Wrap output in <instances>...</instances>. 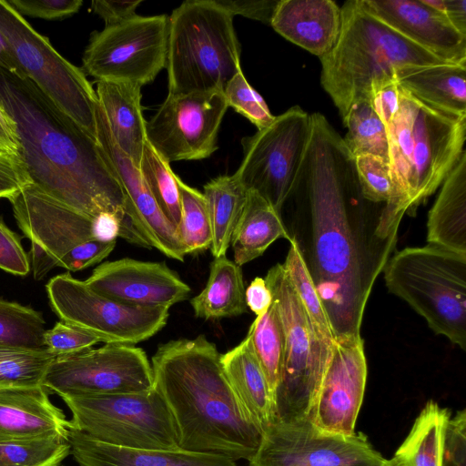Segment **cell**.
I'll return each instance as SVG.
<instances>
[{
    "label": "cell",
    "instance_id": "cell-1",
    "mask_svg": "<svg viewBox=\"0 0 466 466\" xmlns=\"http://www.w3.org/2000/svg\"><path fill=\"white\" fill-rule=\"evenodd\" d=\"M281 211L289 213L290 240L335 338L360 335L367 301L395 249L403 214L364 198L354 157L320 113L310 115L309 142Z\"/></svg>",
    "mask_w": 466,
    "mask_h": 466
},
{
    "label": "cell",
    "instance_id": "cell-2",
    "mask_svg": "<svg viewBox=\"0 0 466 466\" xmlns=\"http://www.w3.org/2000/svg\"><path fill=\"white\" fill-rule=\"evenodd\" d=\"M0 108L32 185L91 218L115 215L121 222L119 238L149 248L127 214L122 187L96 139L31 79L1 66Z\"/></svg>",
    "mask_w": 466,
    "mask_h": 466
},
{
    "label": "cell",
    "instance_id": "cell-3",
    "mask_svg": "<svg viewBox=\"0 0 466 466\" xmlns=\"http://www.w3.org/2000/svg\"><path fill=\"white\" fill-rule=\"evenodd\" d=\"M153 388L174 420L179 449L250 461L262 433L238 402L221 354L204 336L170 340L151 359Z\"/></svg>",
    "mask_w": 466,
    "mask_h": 466
},
{
    "label": "cell",
    "instance_id": "cell-4",
    "mask_svg": "<svg viewBox=\"0 0 466 466\" xmlns=\"http://www.w3.org/2000/svg\"><path fill=\"white\" fill-rule=\"evenodd\" d=\"M340 11L337 43L319 60L320 84L341 118L352 104L369 100L371 84L393 76L395 68L449 63L403 37L360 0L345 2Z\"/></svg>",
    "mask_w": 466,
    "mask_h": 466
},
{
    "label": "cell",
    "instance_id": "cell-5",
    "mask_svg": "<svg viewBox=\"0 0 466 466\" xmlns=\"http://www.w3.org/2000/svg\"><path fill=\"white\" fill-rule=\"evenodd\" d=\"M387 135L398 206L404 214L414 213L463 153L466 116L431 107L400 87V106Z\"/></svg>",
    "mask_w": 466,
    "mask_h": 466
},
{
    "label": "cell",
    "instance_id": "cell-6",
    "mask_svg": "<svg viewBox=\"0 0 466 466\" xmlns=\"http://www.w3.org/2000/svg\"><path fill=\"white\" fill-rule=\"evenodd\" d=\"M168 95L224 91L241 69L233 15L215 0H187L168 17Z\"/></svg>",
    "mask_w": 466,
    "mask_h": 466
},
{
    "label": "cell",
    "instance_id": "cell-7",
    "mask_svg": "<svg viewBox=\"0 0 466 466\" xmlns=\"http://www.w3.org/2000/svg\"><path fill=\"white\" fill-rule=\"evenodd\" d=\"M388 289L429 327L466 349V254L434 245L395 252L383 271Z\"/></svg>",
    "mask_w": 466,
    "mask_h": 466
},
{
    "label": "cell",
    "instance_id": "cell-8",
    "mask_svg": "<svg viewBox=\"0 0 466 466\" xmlns=\"http://www.w3.org/2000/svg\"><path fill=\"white\" fill-rule=\"evenodd\" d=\"M61 398L72 413L71 428L97 441L134 450L179 449L172 416L154 388Z\"/></svg>",
    "mask_w": 466,
    "mask_h": 466
},
{
    "label": "cell",
    "instance_id": "cell-9",
    "mask_svg": "<svg viewBox=\"0 0 466 466\" xmlns=\"http://www.w3.org/2000/svg\"><path fill=\"white\" fill-rule=\"evenodd\" d=\"M0 31L17 63V74L31 79L58 108L96 140L97 98L84 71L64 58L6 0H0Z\"/></svg>",
    "mask_w": 466,
    "mask_h": 466
},
{
    "label": "cell",
    "instance_id": "cell-10",
    "mask_svg": "<svg viewBox=\"0 0 466 466\" xmlns=\"http://www.w3.org/2000/svg\"><path fill=\"white\" fill-rule=\"evenodd\" d=\"M265 281L277 304L284 330L281 378L275 394V421L307 417L331 354L321 345L283 264H276ZM332 349V348H331Z\"/></svg>",
    "mask_w": 466,
    "mask_h": 466
},
{
    "label": "cell",
    "instance_id": "cell-11",
    "mask_svg": "<svg viewBox=\"0 0 466 466\" xmlns=\"http://www.w3.org/2000/svg\"><path fill=\"white\" fill-rule=\"evenodd\" d=\"M49 305L61 321L106 344L135 345L162 329L169 308L124 304L91 289L85 280L63 273L46 285Z\"/></svg>",
    "mask_w": 466,
    "mask_h": 466
},
{
    "label": "cell",
    "instance_id": "cell-12",
    "mask_svg": "<svg viewBox=\"0 0 466 466\" xmlns=\"http://www.w3.org/2000/svg\"><path fill=\"white\" fill-rule=\"evenodd\" d=\"M17 226L31 242L54 259L56 267L78 271L101 262L114 250L116 240H96L93 218L29 184L8 199Z\"/></svg>",
    "mask_w": 466,
    "mask_h": 466
},
{
    "label": "cell",
    "instance_id": "cell-13",
    "mask_svg": "<svg viewBox=\"0 0 466 466\" xmlns=\"http://www.w3.org/2000/svg\"><path fill=\"white\" fill-rule=\"evenodd\" d=\"M168 16L135 15L94 32L83 56L85 74L96 81L141 87L166 67Z\"/></svg>",
    "mask_w": 466,
    "mask_h": 466
},
{
    "label": "cell",
    "instance_id": "cell-14",
    "mask_svg": "<svg viewBox=\"0 0 466 466\" xmlns=\"http://www.w3.org/2000/svg\"><path fill=\"white\" fill-rule=\"evenodd\" d=\"M310 134V115L295 106L251 137H243V158L234 173L248 190L279 214L299 171Z\"/></svg>",
    "mask_w": 466,
    "mask_h": 466
},
{
    "label": "cell",
    "instance_id": "cell-15",
    "mask_svg": "<svg viewBox=\"0 0 466 466\" xmlns=\"http://www.w3.org/2000/svg\"><path fill=\"white\" fill-rule=\"evenodd\" d=\"M43 386L60 397L139 392L153 388V371L141 348L106 344L56 357Z\"/></svg>",
    "mask_w": 466,
    "mask_h": 466
},
{
    "label": "cell",
    "instance_id": "cell-16",
    "mask_svg": "<svg viewBox=\"0 0 466 466\" xmlns=\"http://www.w3.org/2000/svg\"><path fill=\"white\" fill-rule=\"evenodd\" d=\"M386 461L362 432L325 431L305 417L272 423L248 466H384Z\"/></svg>",
    "mask_w": 466,
    "mask_h": 466
},
{
    "label": "cell",
    "instance_id": "cell-17",
    "mask_svg": "<svg viewBox=\"0 0 466 466\" xmlns=\"http://www.w3.org/2000/svg\"><path fill=\"white\" fill-rule=\"evenodd\" d=\"M228 107L222 91L167 95L146 124L147 141L169 164L207 158L218 149Z\"/></svg>",
    "mask_w": 466,
    "mask_h": 466
},
{
    "label": "cell",
    "instance_id": "cell-18",
    "mask_svg": "<svg viewBox=\"0 0 466 466\" xmlns=\"http://www.w3.org/2000/svg\"><path fill=\"white\" fill-rule=\"evenodd\" d=\"M366 380L367 361L360 335L336 337L306 418L325 431L354 434Z\"/></svg>",
    "mask_w": 466,
    "mask_h": 466
},
{
    "label": "cell",
    "instance_id": "cell-19",
    "mask_svg": "<svg viewBox=\"0 0 466 466\" xmlns=\"http://www.w3.org/2000/svg\"><path fill=\"white\" fill-rule=\"evenodd\" d=\"M85 282L96 292L127 305L169 308L187 299L190 287L164 262L129 258L106 261Z\"/></svg>",
    "mask_w": 466,
    "mask_h": 466
},
{
    "label": "cell",
    "instance_id": "cell-20",
    "mask_svg": "<svg viewBox=\"0 0 466 466\" xmlns=\"http://www.w3.org/2000/svg\"><path fill=\"white\" fill-rule=\"evenodd\" d=\"M96 122L97 144L122 187L128 218L150 248L184 261L187 253L176 228L159 209L139 168L116 146L97 106Z\"/></svg>",
    "mask_w": 466,
    "mask_h": 466
},
{
    "label": "cell",
    "instance_id": "cell-21",
    "mask_svg": "<svg viewBox=\"0 0 466 466\" xmlns=\"http://www.w3.org/2000/svg\"><path fill=\"white\" fill-rule=\"evenodd\" d=\"M374 16L443 61L466 65V35L424 0H360Z\"/></svg>",
    "mask_w": 466,
    "mask_h": 466
},
{
    "label": "cell",
    "instance_id": "cell-22",
    "mask_svg": "<svg viewBox=\"0 0 466 466\" xmlns=\"http://www.w3.org/2000/svg\"><path fill=\"white\" fill-rule=\"evenodd\" d=\"M70 429L45 387L0 389V441L67 439Z\"/></svg>",
    "mask_w": 466,
    "mask_h": 466
},
{
    "label": "cell",
    "instance_id": "cell-23",
    "mask_svg": "<svg viewBox=\"0 0 466 466\" xmlns=\"http://www.w3.org/2000/svg\"><path fill=\"white\" fill-rule=\"evenodd\" d=\"M270 25L289 41L320 58L337 43L341 11L331 0H279Z\"/></svg>",
    "mask_w": 466,
    "mask_h": 466
},
{
    "label": "cell",
    "instance_id": "cell-24",
    "mask_svg": "<svg viewBox=\"0 0 466 466\" xmlns=\"http://www.w3.org/2000/svg\"><path fill=\"white\" fill-rule=\"evenodd\" d=\"M67 441L79 466H238L219 454L177 450H134L97 441L76 429Z\"/></svg>",
    "mask_w": 466,
    "mask_h": 466
},
{
    "label": "cell",
    "instance_id": "cell-25",
    "mask_svg": "<svg viewBox=\"0 0 466 466\" xmlns=\"http://www.w3.org/2000/svg\"><path fill=\"white\" fill-rule=\"evenodd\" d=\"M97 109L116 146L139 168L147 142L141 86L96 81Z\"/></svg>",
    "mask_w": 466,
    "mask_h": 466
},
{
    "label": "cell",
    "instance_id": "cell-26",
    "mask_svg": "<svg viewBox=\"0 0 466 466\" xmlns=\"http://www.w3.org/2000/svg\"><path fill=\"white\" fill-rule=\"evenodd\" d=\"M393 76L401 88L422 103L466 116V65L407 66L395 68Z\"/></svg>",
    "mask_w": 466,
    "mask_h": 466
},
{
    "label": "cell",
    "instance_id": "cell-27",
    "mask_svg": "<svg viewBox=\"0 0 466 466\" xmlns=\"http://www.w3.org/2000/svg\"><path fill=\"white\" fill-rule=\"evenodd\" d=\"M221 364L245 413L263 434L276 420L275 403L248 338L221 354Z\"/></svg>",
    "mask_w": 466,
    "mask_h": 466
},
{
    "label": "cell",
    "instance_id": "cell-28",
    "mask_svg": "<svg viewBox=\"0 0 466 466\" xmlns=\"http://www.w3.org/2000/svg\"><path fill=\"white\" fill-rule=\"evenodd\" d=\"M427 241L466 254V151L449 173L429 211Z\"/></svg>",
    "mask_w": 466,
    "mask_h": 466
},
{
    "label": "cell",
    "instance_id": "cell-29",
    "mask_svg": "<svg viewBox=\"0 0 466 466\" xmlns=\"http://www.w3.org/2000/svg\"><path fill=\"white\" fill-rule=\"evenodd\" d=\"M279 238L290 240L280 214L259 194L248 190L230 243L233 261L241 267L260 257Z\"/></svg>",
    "mask_w": 466,
    "mask_h": 466
},
{
    "label": "cell",
    "instance_id": "cell-30",
    "mask_svg": "<svg viewBox=\"0 0 466 466\" xmlns=\"http://www.w3.org/2000/svg\"><path fill=\"white\" fill-rule=\"evenodd\" d=\"M241 267L226 255L214 258L205 288L191 299L196 317L219 319L242 315L248 310Z\"/></svg>",
    "mask_w": 466,
    "mask_h": 466
},
{
    "label": "cell",
    "instance_id": "cell-31",
    "mask_svg": "<svg viewBox=\"0 0 466 466\" xmlns=\"http://www.w3.org/2000/svg\"><path fill=\"white\" fill-rule=\"evenodd\" d=\"M212 231L210 251L214 258L225 256L245 208L248 190L233 175H221L203 187Z\"/></svg>",
    "mask_w": 466,
    "mask_h": 466
},
{
    "label": "cell",
    "instance_id": "cell-32",
    "mask_svg": "<svg viewBox=\"0 0 466 466\" xmlns=\"http://www.w3.org/2000/svg\"><path fill=\"white\" fill-rule=\"evenodd\" d=\"M451 415L430 400L393 456L401 466H444V437Z\"/></svg>",
    "mask_w": 466,
    "mask_h": 466
},
{
    "label": "cell",
    "instance_id": "cell-33",
    "mask_svg": "<svg viewBox=\"0 0 466 466\" xmlns=\"http://www.w3.org/2000/svg\"><path fill=\"white\" fill-rule=\"evenodd\" d=\"M247 337L264 372L275 403V394L283 367L285 338L282 322L274 299L262 316L256 317L249 327Z\"/></svg>",
    "mask_w": 466,
    "mask_h": 466
},
{
    "label": "cell",
    "instance_id": "cell-34",
    "mask_svg": "<svg viewBox=\"0 0 466 466\" xmlns=\"http://www.w3.org/2000/svg\"><path fill=\"white\" fill-rule=\"evenodd\" d=\"M342 121L348 129L343 140L354 157L373 155L389 161L387 128L369 100L352 104Z\"/></svg>",
    "mask_w": 466,
    "mask_h": 466
},
{
    "label": "cell",
    "instance_id": "cell-35",
    "mask_svg": "<svg viewBox=\"0 0 466 466\" xmlns=\"http://www.w3.org/2000/svg\"><path fill=\"white\" fill-rule=\"evenodd\" d=\"M56 357L46 348L0 345V389L39 388Z\"/></svg>",
    "mask_w": 466,
    "mask_h": 466
},
{
    "label": "cell",
    "instance_id": "cell-36",
    "mask_svg": "<svg viewBox=\"0 0 466 466\" xmlns=\"http://www.w3.org/2000/svg\"><path fill=\"white\" fill-rule=\"evenodd\" d=\"M283 266L317 339L323 347L331 350L335 335L329 316L293 240L289 241V248Z\"/></svg>",
    "mask_w": 466,
    "mask_h": 466
},
{
    "label": "cell",
    "instance_id": "cell-37",
    "mask_svg": "<svg viewBox=\"0 0 466 466\" xmlns=\"http://www.w3.org/2000/svg\"><path fill=\"white\" fill-rule=\"evenodd\" d=\"M139 170L159 209L177 229L181 213L178 176L147 141L143 149Z\"/></svg>",
    "mask_w": 466,
    "mask_h": 466
},
{
    "label": "cell",
    "instance_id": "cell-38",
    "mask_svg": "<svg viewBox=\"0 0 466 466\" xmlns=\"http://www.w3.org/2000/svg\"><path fill=\"white\" fill-rule=\"evenodd\" d=\"M180 194V220L177 237L187 254H196L210 248L212 231L206 199L202 192L185 184L177 177Z\"/></svg>",
    "mask_w": 466,
    "mask_h": 466
},
{
    "label": "cell",
    "instance_id": "cell-39",
    "mask_svg": "<svg viewBox=\"0 0 466 466\" xmlns=\"http://www.w3.org/2000/svg\"><path fill=\"white\" fill-rule=\"evenodd\" d=\"M46 320L31 307L0 299V345L44 348Z\"/></svg>",
    "mask_w": 466,
    "mask_h": 466
},
{
    "label": "cell",
    "instance_id": "cell-40",
    "mask_svg": "<svg viewBox=\"0 0 466 466\" xmlns=\"http://www.w3.org/2000/svg\"><path fill=\"white\" fill-rule=\"evenodd\" d=\"M69 454L67 439L59 437L0 441V466H59Z\"/></svg>",
    "mask_w": 466,
    "mask_h": 466
},
{
    "label": "cell",
    "instance_id": "cell-41",
    "mask_svg": "<svg viewBox=\"0 0 466 466\" xmlns=\"http://www.w3.org/2000/svg\"><path fill=\"white\" fill-rule=\"evenodd\" d=\"M354 162L364 198L377 204H387L404 215L396 200L389 161L373 155H360L354 157Z\"/></svg>",
    "mask_w": 466,
    "mask_h": 466
},
{
    "label": "cell",
    "instance_id": "cell-42",
    "mask_svg": "<svg viewBox=\"0 0 466 466\" xmlns=\"http://www.w3.org/2000/svg\"><path fill=\"white\" fill-rule=\"evenodd\" d=\"M223 93L228 106L248 118L258 129L273 121L275 116L262 96L248 83L242 70L229 80Z\"/></svg>",
    "mask_w": 466,
    "mask_h": 466
},
{
    "label": "cell",
    "instance_id": "cell-43",
    "mask_svg": "<svg viewBox=\"0 0 466 466\" xmlns=\"http://www.w3.org/2000/svg\"><path fill=\"white\" fill-rule=\"evenodd\" d=\"M98 342L93 335L64 321L56 322L44 334V347L56 357L81 352Z\"/></svg>",
    "mask_w": 466,
    "mask_h": 466
},
{
    "label": "cell",
    "instance_id": "cell-44",
    "mask_svg": "<svg viewBox=\"0 0 466 466\" xmlns=\"http://www.w3.org/2000/svg\"><path fill=\"white\" fill-rule=\"evenodd\" d=\"M19 15L47 20L63 19L78 12L82 0H6Z\"/></svg>",
    "mask_w": 466,
    "mask_h": 466
},
{
    "label": "cell",
    "instance_id": "cell-45",
    "mask_svg": "<svg viewBox=\"0 0 466 466\" xmlns=\"http://www.w3.org/2000/svg\"><path fill=\"white\" fill-rule=\"evenodd\" d=\"M0 268L15 276H26L30 261L21 238L0 218Z\"/></svg>",
    "mask_w": 466,
    "mask_h": 466
},
{
    "label": "cell",
    "instance_id": "cell-46",
    "mask_svg": "<svg viewBox=\"0 0 466 466\" xmlns=\"http://www.w3.org/2000/svg\"><path fill=\"white\" fill-rule=\"evenodd\" d=\"M400 100V86L394 76L371 84L369 101L387 127L395 116Z\"/></svg>",
    "mask_w": 466,
    "mask_h": 466
},
{
    "label": "cell",
    "instance_id": "cell-47",
    "mask_svg": "<svg viewBox=\"0 0 466 466\" xmlns=\"http://www.w3.org/2000/svg\"><path fill=\"white\" fill-rule=\"evenodd\" d=\"M466 410L462 409L450 417L444 437V466H465Z\"/></svg>",
    "mask_w": 466,
    "mask_h": 466
},
{
    "label": "cell",
    "instance_id": "cell-48",
    "mask_svg": "<svg viewBox=\"0 0 466 466\" xmlns=\"http://www.w3.org/2000/svg\"><path fill=\"white\" fill-rule=\"evenodd\" d=\"M29 184L31 182L21 157L0 152V198L9 199Z\"/></svg>",
    "mask_w": 466,
    "mask_h": 466
},
{
    "label": "cell",
    "instance_id": "cell-49",
    "mask_svg": "<svg viewBox=\"0 0 466 466\" xmlns=\"http://www.w3.org/2000/svg\"><path fill=\"white\" fill-rule=\"evenodd\" d=\"M233 16L239 15L270 25L279 0H215Z\"/></svg>",
    "mask_w": 466,
    "mask_h": 466
},
{
    "label": "cell",
    "instance_id": "cell-50",
    "mask_svg": "<svg viewBox=\"0 0 466 466\" xmlns=\"http://www.w3.org/2000/svg\"><path fill=\"white\" fill-rule=\"evenodd\" d=\"M141 2V0H95L92 1L91 7L105 21L106 25H111L137 15L135 11Z\"/></svg>",
    "mask_w": 466,
    "mask_h": 466
},
{
    "label": "cell",
    "instance_id": "cell-51",
    "mask_svg": "<svg viewBox=\"0 0 466 466\" xmlns=\"http://www.w3.org/2000/svg\"><path fill=\"white\" fill-rule=\"evenodd\" d=\"M247 307L257 317L262 316L270 307L273 298L265 279L255 278L245 290Z\"/></svg>",
    "mask_w": 466,
    "mask_h": 466
},
{
    "label": "cell",
    "instance_id": "cell-52",
    "mask_svg": "<svg viewBox=\"0 0 466 466\" xmlns=\"http://www.w3.org/2000/svg\"><path fill=\"white\" fill-rule=\"evenodd\" d=\"M462 35H466V0H424Z\"/></svg>",
    "mask_w": 466,
    "mask_h": 466
},
{
    "label": "cell",
    "instance_id": "cell-53",
    "mask_svg": "<svg viewBox=\"0 0 466 466\" xmlns=\"http://www.w3.org/2000/svg\"><path fill=\"white\" fill-rule=\"evenodd\" d=\"M121 222L111 213H102L92 220V234L96 240L115 241L120 235Z\"/></svg>",
    "mask_w": 466,
    "mask_h": 466
},
{
    "label": "cell",
    "instance_id": "cell-54",
    "mask_svg": "<svg viewBox=\"0 0 466 466\" xmlns=\"http://www.w3.org/2000/svg\"><path fill=\"white\" fill-rule=\"evenodd\" d=\"M31 262L33 276L35 280L43 279L56 267L54 259L40 246L31 242Z\"/></svg>",
    "mask_w": 466,
    "mask_h": 466
},
{
    "label": "cell",
    "instance_id": "cell-55",
    "mask_svg": "<svg viewBox=\"0 0 466 466\" xmlns=\"http://www.w3.org/2000/svg\"><path fill=\"white\" fill-rule=\"evenodd\" d=\"M0 152L18 154V144L15 133L8 122L2 117H0Z\"/></svg>",
    "mask_w": 466,
    "mask_h": 466
},
{
    "label": "cell",
    "instance_id": "cell-56",
    "mask_svg": "<svg viewBox=\"0 0 466 466\" xmlns=\"http://www.w3.org/2000/svg\"><path fill=\"white\" fill-rule=\"evenodd\" d=\"M0 66L12 71L18 72V66L16 61L15 60L10 46L5 40L4 35L0 31Z\"/></svg>",
    "mask_w": 466,
    "mask_h": 466
},
{
    "label": "cell",
    "instance_id": "cell-57",
    "mask_svg": "<svg viewBox=\"0 0 466 466\" xmlns=\"http://www.w3.org/2000/svg\"><path fill=\"white\" fill-rule=\"evenodd\" d=\"M384 466H401L400 463L393 457L390 460H387Z\"/></svg>",
    "mask_w": 466,
    "mask_h": 466
},
{
    "label": "cell",
    "instance_id": "cell-58",
    "mask_svg": "<svg viewBox=\"0 0 466 466\" xmlns=\"http://www.w3.org/2000/svg\"><path fill=\"white\" fill-rule=\"evenodd\" d=\"M0 117H2V118H4L5 120H6V121L8 122V124L10 125V127H11V124H10L9 120H8V119H7V117L4 115L3 111L1 110V108H0ZM11 128H12V127H11Z\"/></svg>",
    "mask_w": 466,
    "mask_h": 466
}]
</instances>
